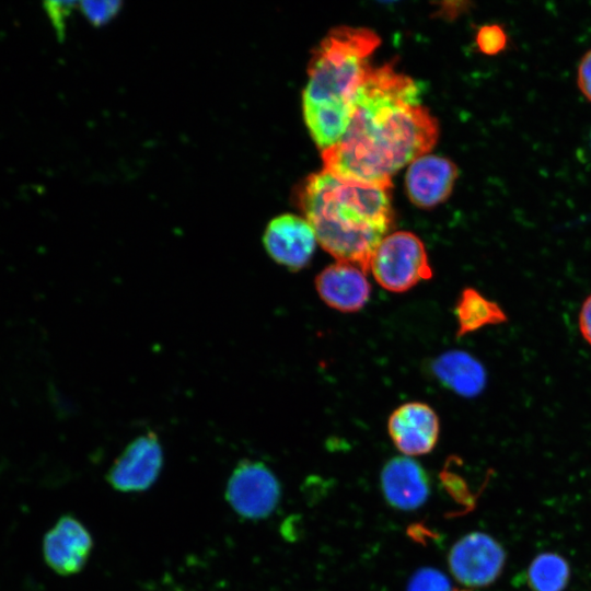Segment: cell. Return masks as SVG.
<instances>
[{
  "mask_svg": "<svg viewBox=\"0 0 591 591\" xmlns=\"http://www.w3.org/2000/svg\"><path fill=\"white\" fill-rule=\"evenodd\" d=\"M438 124L416 83L392 65L370 68L343 137L322 151L324 170L339 178L390 189L392 176L436 143Z\"/></svg>",
  "mask_w": 591,
  "mask_h": 591,
  "instance_id": "obj_1",
  "label": "cell"
},
{
  "mask_svg": "<svg viewBox=\"0 0 591 591\" xmlns=\"http://www.w3.org/2000/svg\"><path fill=\"white\" fill-rule=\"evenodd\" d=\"M92 545L86 528L78 519L63 515L45 534L43 556L49 568L59 575L69 576L84 567Z\"/></svg>",
  "mask_w": 591,
  "mask_h": 591,
  "instance_id": "obj_10",
  "label": "cell"
},
{
  "mask_svg": "<svg viewBox=\"0 0 591 591\" xmlns=\"http://www.w3.org/2000/svg\"><path fill=\"white\" fill-rule=\"evenodd\" d=\"M577 84L583 96L591 102V49L582 56L578 65Z\"/></svg>",
  "mask_w": 591,
  "mask_h": 591,
  "instance_id": "obj_20",
  "label": "cell"
},
{
  "mask_svg": "<svg viewBox=\"0 0 591 591\" xmlns=\"http://www.w3.org/2000/svg\"><path fill=\"white\" fill-rule=\"evenodd\" d=\"M390 438L404 456L429 453L439 438V418L427 404L410 402L397 407L387 421Z\"/></svg>",
  "mask_w": 591,
  "mask_h": 591,
  "instance_id": "obj_9",
  "label": "cell"
},
{
  "mask_svg": "<svg viewBox=\"0 0 591 591\" xmlns=\"http://www.w3.org/2000/svg\"><path fill=\"white\" fill-rule=\"evenodd\" d=\"M476 44L482 53L494 56L506 49L508 36L500 25L487 24L477 31Z\"/></svg>",
  "mask_w": 591,
  "mask_h": 591,
  "instance_id": "obj_18",
  "label": "cell"
},
{
  "mask_svg": "<svg viewBox=\"0 0 591 591\" xmlns=\"http://www.w3.org/2000/svg\"><path fill=\"white\" fill-rule=\"evenodd\" d=\"M73 2L62 1V2H48L47 12L51 19L54 25L57 27V31L60 32L65 27V18L69 14Z\"/></svg>",
  "mask_w": 591,
  "mask_h": 591,
  "instance_id": "obj_21",
  "label": "cell"
},
{
  "mask_svg": "<svg viewBox=\"0 0 591 591\" xmlns=\"http://www.w3.org/2000/svg\"><path fill=\"white\" fill-rule=\"evenodd\" d=\"M431 370L442 385L462 396H476L486 384L482 363L463 350L443 352L434 359Z\"/></svg>",
  "mask_w": 591,
  "mask_h": 591,
  "instance_id": "obj_14",
  "label": "cell"
},
{
  "mask_svg": "<svg viewBox=\"0 0 591 591\" xmlns=\"http://www.w3.org/2000/svg\"><path fill=\"white\" fill-rule=\"evenodd\" d=\"M569 577L567 560L551 552L537 555L528 569V580L533 591H563Z\"/></svg>",
  "mask_w": 591,
  "mask_h": 591,
  "instance_id": "obj_16",
  "label": "cell"
},
{
  "mask_svg": "<svg viewBox=\"0 0 591 591\" xmlns=\"http://www.w3.org/2000/svg\"><path fill=\"white\" fill-rule=\"evenodd\" d=\"M225 498L239 515L263 519L277 507L280 485L265 464L245 460L233 470L227 484Z\"/></svg>",
  "mask_w": 591,
  "mask_h": 591,
  "instance_id": "obj_5",
  "label": "cell"
},
{
  "mask_svg": "<svg viewBox=\"0 0 591 591\" xmlns=\"http://www.w3.org/2000/svg\"><path fill=\"white\" fill-rule=\"evenodd\" d=\"M381 488L387 502L401 510L421 507L430 490L427 473L408 456L393 457L384 465Z\"/></svg>",
  "mask_w": 591,
  "mask_h": 591,
  "instance_id": "obj_13",
  "label": "cell"
},
{
  "mask_svg": "<svg viewBox=\"0 0 591 591\" xmlns=\"http://www.w3.org/2000/svg\"><path fill=\"white\" fill-rule=\"evenodd\" d=\"M407 591H453L448 577L434 568H422L408 582Z\"/></svg>",
  "mask_w": 591,
  "mask_h": 591,
  "instance_id": "obj_17",
  "label": "cell"
},
{
  "mask_svg": "<svg viewBox=\"0 0 591 591\" xmlns=\"http://www.w3.org/2000/svg\"><path fill=\"white\" fill-rule=\"evenodd\" d=\"M380 38L364 27L333 28L313 51L303 91V115L323 151L345 134L357 91L370 70L369 57Z\"/></svg>",
  "mask_w": 591,
  "mask_h": 591,
  "instance_id": "obj_3",
  "label": "cell"
},
{
  "mask_svg": "<svg viewBox=\"0 0 591 591\" xmlns=\"http://www.w3.org/2000/svg\"><path fill=\"white\" fill-rule=\"evenodd\" d=\"M298 206L327 253L364 271L394 221L389 189L346 181L324 169L304 179Z\"/></svg>",
  "mask_w": 591,
  "mask_h": 591,
  "instance_id": "obj_2",
  "label": "cell"
},
{
  "mask_svg": "<svg viewBox=\"0 0 591 591\" xmlns=\"http://www.w3.org/2000/svg\"><path fill=\"white\" fill-rule=\"evenodd\" d=\"M163 452L157 434L149 431L132 440L108 471V483L119 491L148 489L158 478Z\"/></svg>",
  "mask_w": 591,
  "mask_h": 591,
  "instance_id": "obj_7",
  "label": "cell"
},
{
  "mask_svg": "<svg viewBox=\"0 0 591 591\" xmlns=\"http://www.w3.org/2000/svg\"><path fill=\"white\" fill-rule=\"evenodd\" d=\"M119 5L118 1H83L80 3L83 14L94 25L106 23L117 13Z\"/></svg>",
  "mask_w": 591,
  "mask_h": 591,
  "instance_id": "obj_19",
  "label": "cell"
},
{
  "mask_svg": "<svg viewBox=\"0 0 591 591\" xmlns=\"http://www.w3.org/2000/svg\"><path fill=\"white\" fill-rule=\"evenodd\" d=\"M454 312L459 337L488 325L502 324L508 320L506 312L498 303L487 299L478 290L471 287L462 290Z\"/></svg>",
  "mask_w": 591,
  "mask_h": 591,
  "instance_id": "obj_15",
  "label": "cell"
},
{
  "mask_svg": "<svg viewBox=\"0 0 591 591\" xmlns=\"http://www.w3.org/2000/svg\"><path fill=\"white\" fill-rule=\"evenodd\" d=\"M505 561L502 546L482 532L466 534L452 546L449 554L452 576L470 589L491 584L500 576Z\"/></svg>",
  "mask_w": 591,
  "mask_h": 591,
  "instance_id": "obj_6",
  "label": "cell"
},
{
  "mask_svg": "<svg viewBox=\"0 0 591 591\" xmlns=\"http://www.w3.org/2000/svg\"><path fill=\"white\" fill-rule=\"evenodd\" d=\"M456 177L457 167L452 161L438 155H421L407 170V195L420 208L434 207L451 194Z\"/></svg>",
  "mask_w": 591,
  "mask_h": 591,
  "instance_id": "obj_12",
  "label": "cell"
},
{
  "mask_svg": "<svg viewBox=\"0 0 591 591\" xmlns=\"http://www.w3.org/2000/svg\"><path fill=\"white\" fill-rule=\"evenodd\" d=\"M316 242V235L310 223L292 213L274 218L263 235L268 255L292 271L300 270L309 264Z\"/></svg>",
  "mask_w": 591,
  "mask_h": 591,
  "instance_id": "obj_8",
  "label": "cell"
},
{
  "mask_svg": "<svg viewBox=\"0 0 591 591\" xmlns=\"http://www.w3.org/2000/svg\"><path fill=\"white\" fill-rule=\"evenodd\" d=\"M369 270L376 282L392 292H404L432 277L421 240L412 232L387 234L370 259Z\"/></svg>",
  "mask_w": 591,
  "mask_h": 591,
  "instance_id": "obj_4",
  "label": "cell"
},
{
  "mask_svg": "<svg viewBox=\"0 0 591 591\" xmlns=\"http://www.w3.org/2000/svg\"><path fill=\"white\" fill-rule=\"evenodd\" d=\"M579 328L583 338L591 345V294L582 304L579 314Z\"/></svg>",
  "mask_w": 591,
  "mask_h": 591,
  "instance_id": "obj_22",
  "label": "cell"
},
{
  "mask_svg": "<svg viewBox=\"0 0 591 591\" xmlns=\"http://www.w3.org/2000/svg\"><path fill=\"white\" fill-rule=\"evenodd\" d=\"M320 298L340 312H357L370 298L371 286L359 266L336 262L325 267L315 278Z\"/></svg>",
  "mask_w": 591,
  "mask_h": 591,
  "instance_id": "obj_11",
  "label": "cell"
}]
</instances>
